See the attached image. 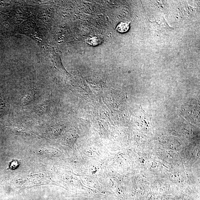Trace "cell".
<instances>
[{"label":"cell","instance_id":"cell-1","mask_svg":"<svg viewBox=\"0 0 200 200\" xmlns=\"http://www.w3.org/2000/svg\"><path fill=\"white\" fill-rule=\"evenodd\" d=\"M153 26L157 31L166 33L173 29L168 24L163 17L151 22Z\"/></svg>","mask_w":200,"mask_h":200},{"label":"cell","instance_id":"cell-3","mask_svg":"<svg viewBox=\"0 0 200 200\" xmlns=\"http://www.w3.org/2000/svg\"><path fill=\"white\" fill-rule=\"evenodd\" d=\"M19 164L17 161H13L11 162L9 165V168L10 169H14L17 168V166H18Z\"/></svg>","mask_w":200,"mask_h":200},{"label":"cell","instance_id":"cell-2","mask_svg":"<svg viewBox=\"0 0 200 200\" xmlns=\"http://www.w3.org/2000/svg\"><path fill=\"white\" fill-rule=\"evenodd\" d=\"M129 23L125 22H122L118 25L117 28V31L119 32H125L129 30Z\"/></svg>","mask_w":200,"mask_h":200}]
</instances>
